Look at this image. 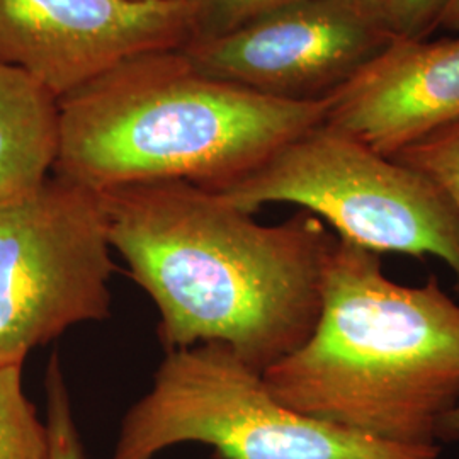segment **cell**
Instances as JSON below:
<instances>
[{
	"label": "cell",
	"mask_w": 459,
	"mask_h": 459,
	"mask_svg": "<svg viewBox=\"0 0 459 459\" xmlns=\"http://www.w3.org/2000/svg\"><path fill=\"white\" fill-rule=\"evenodd\" d=\"M99 195L111 247L160 313L167 351L218 342L264 373L312 335L337 242L318 216L263 225L184 181Z\"/></svg>",
	"instance_id": "cell-1"
},
{
	"label": "cell",
	"mask_w": 459,
	"mask_h": 459,
	"mask_svg": "<svg viewBox=\"0 0 459 459\" xmlns=\"http://www.w3.org/2000/svg\"><path fill=\"white\" fill-rule=\"evenodd\" d=\"M290 409L400 446H441L459 403V303L439 279L403 286L377 252L339 238L312 335L267 368Z\"/></svg>",
	"instance_id": "cell-2"
},
{
	"label": "cell",
	"mask_w": 459,
	"mask_h": 459,
	"mask_svg": "<svg viewBox=\"0 0 459 459\" xmlns=\"http://www.w3.org/2000/svg\"><path fill=\"white\" fill-rule=\"evenodd\" d=\"M327 111L328 98H271L201 72L182 48L152 51L58 100L51 172L96 193L160 181L221 193Z\"/></svg>",
	"instance_id": "cell-3"
},
{
	"label": "cell",
	"mask_w": 459,
	"mask_h": 459,
	"mask_svg": "<svg viewBox=\"0 0 459 459\" xmlns=\"http://www.w3.org/2000/svg\"><path fill=\"white\" fill-rule=\"evenodd\" d=\"M220 459H439L441 446H400L282 405L263 373L227 345L167 351L153 385L126 411L109 459H155L179 444Z\"/></svg>",
	"instance_id": "cell-4"
},
{
	"label": "cell",
	"mask_w": 459,
	"mask_h": 459,
	"mask_svg": "<svg viewBox=\"0 0 459 459\" xmlns=\"http://www.w3.org/2000/svg\"><path fill=\"white\" fill-rule=\"evenodd\" d=\"M255 213L290 203L371 252L443 261L459 291V213L443 191L325 123L301 134L246 179L218 193Z\"/></svg>",
	"instance_id": "cell-5"
},
{
	"label": "cell",
	"mask_w": 459,
	"mask_h": 459,
	"mask_svg": "<svg viewBox=\"0 0 459 459\" xmlns=\"http://www.w3.org/2000/svg\"><path fill=\"white\" fill-rule=\"evenodd\" d=\"M100 195L49 174L0 199V366L111 312V257Z\"/></svg>",
	"instance_id": "cell-6"
},
{
	"label": "cell",
	"mask_w": 459,
	"mask_h": 459,
	"mask_svg": "<svg viewBox=\"0 0 459 459\" xmlns=\"http://www.w3.org/2000/svg\"><path fill=\"white\" fill-rule=\"evenodd\" d=\"M394 38L373 0H301L182 49L214 79L271 98L320 100Z\"/></svg>",
	"instance_id": "cell-7"
},
{
	"label": "cell",
	"mask_w": 459,
	"mask_h": 459,
	"mask_svg": "<svg viewBox=\"0 0 459 459\" xmlns=\"http://www.w3.org/2000/svg\"><path fill=\"white\" fill-rule=\"evenodd\" d=\"M195 38L189 0H0V62L56 100L134 56Z\"/></svg>",
	"instance_id": "cell-8"
},
{
	"label": "cell",
	"mask_w": 459,
	"mask_h": 459,
	"mask_svg": "<svg viewBox=\"0 0 459 459\" xmlns=\"http://www.w3.org/2000/svg\"><path fill=\"white\" fill-rule=\"evenodd\" d=\"M459 116V36L394 41L328 96L325 125L392 157Z\"/></svg>",
	"instance_id": "cell-9"
},
{
	"label": "cell",
	"mask_w": 459,
	"mask_h": 459,
	"mask_svg": "<svg viewBox=\"0 0 459 459\" xmlns=\"http://www.w3.org/2000/svg\"><path fill=\"white\" fill-rule=\"evenodd\" d=\"M58 142V100L16 66L0 62V199L51 174Z\"/></svg>",
	"instance_id": "cell-10"
},
{
	"label": "cell",
	"mask_w": 459,
	"mask_h": 459,
	"mask_svg": "<svg viewBox=\"0 0 459 459\" xmlns=\"http://www.w3.org/2000/svg\"><path fill=\"white\" fill-rule=\"evenodd\" d=\"M0 459H51L47 422L22 386V366H0Z\"/></svg>",
	"instance_id": "cell-11"
},
{
	"label": "cell",
	"mask_w": 459,
	"mask_h": 459,
	"mask_svg": "<svg viewBox=\"0 0 459 459\" xmlns=\"http://www.w3.org/2000/svg\"><path fill=\"white\" fill-rule=\"evenodd\" d=\"M390 159L436 184L459 213V116Z\"/></svg>",
	"instance_id": "cell-12"
},
{
	"label": "cell",
	"mask_w": 459,
	"mask_h": 459,
	"mask_svg": "<svg viewBox=\"0 0 459 459\" xmlns=\"http://www.w3.org/2000/svg\"><path fill=\"white\" fill-rule=\"evenodd\" d=\"M47 429L51 459H87L81 432L72 411L64 366L56 352L51 354L45 377Z\"/></svg>",
	"instance_id": "cell-13"
},
{
	"label": "cell",
	"mask_w": 459,
	"mask_h": 459,
	"mask_svg": "<svg viewBox=\"0 0 459 459\" xmlns=\"http://www.w3.org/2000/svg\"><path fill=\"white\" fill-rule=\"evenodd\" d=\"M193 7L195 38L206 39L240 30L259 17L301 0H189Z\"/></svg>",
	"instance_id": "cell-14"
},
{
	"label": "cell",
	"mask_w": 459,
	"mask_h": 459,
	"mask_svg": "<svg viewBox=\"0 0 459 459\" xmlns=\"http://www.w3.org/2000/svg\"><path fill=\"white\" fill-rule=\"evenodd\" d=\"M396 38L426 39L437 30L447 0H373Z\"/></svg>",
	"instance_id": "cell-15"
},
{
	"label": "cell",
	"mask_w": 459,
	"mask_h": 459,
	"mask_svg": "<svg viewBox=\"0 0 459 459\" xmlns=\"http://www.w3.org/2000/svg\"><path fill=\"white\" fill-rule=\"evenodd\" d=\"M437 28L451 33H459V0H447Z\"/></svg>",
	"instance_id": "cell-16"
},
{
	"label": "cell",
	"mask_w": 459,
	"mask_h": 459,
	"mask_svg": "<svg viewBox=\"0 0 459 459\" xmlns=\"http://www.w3.org/2000/svg\"><path fill=\"white\" fill-rule=\"evenodd\" d=\"M459 439V403L455 411H451L444 422L443 443Z\"/></svg>",
	"instance_id": "cell-17"
},
{
	"label": "cell",
	"mask_w": 459,
	"mask_h": 459,
	"mask_svg": "<svg viewBox=\"0 0 459 459\" xmlns=\"http://www.w3.org/2000/svg\"><path fill=\"white\" fill-rule=\"evenodd\" d=\"M136 4H174V2H184V0H130Z\"/></svg>",
	"instance_id": "cell-18"
}]
</instances>
